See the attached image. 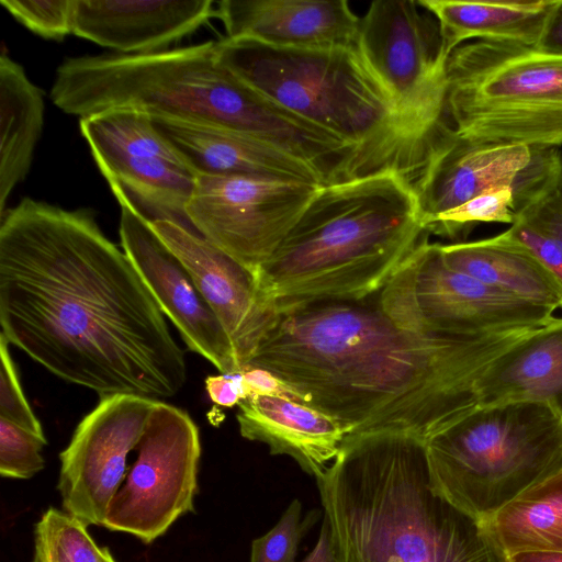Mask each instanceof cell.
Returning a JSON list of instances; mask_svg holds the SVG:
<instances>
[{
  "mask_svg": "<svg viewBox=\"0 0 562 562\" xmlns=\"http://www.w3.org/2000/svg\"><path fill=\"white\" fill-rule=\"evenodd\" d=\"M32 562H37V561L33 560Z\"/></svg>",
  "mask_w": 562,
  "mask_h": 562,
  "instance_id": "cell-39",
  "label": "cell"
},
{
  "mask_svg": "<svg viewBox=\"0 0 562 562\" xmlns=\"http://www.w3.org/2000/svg\"><path fill=\"white\" fill-rule=\"evenodd\" d=\"M417 2L436 19L442 53L448 58L472 38L535 46L554 0Z\"/></svg>",
  "mask_w": 562,
  "mask_h": 562,
  "instance_id": "cell-25",
  "label": "cell"
},
{
  "mask_svg": "<svg viewBox=\"0 0 562 562\" xmlns=\"http://www.w3.org/2000/svg\"><path fill=\"white\" fill-rule=\"evenodd\" d=\"M158 401L133 394L101 397L60 452L57 488L64 510L85 526H102Z\"/></svg>",
  "mask_w": 562,
  "mask_h": 562,
  "instance_id": "cell-14",
  "label": "cell"
},
{
  "mask_svg": "<svg viewBox=\"0 0 562 562\" xmlns=\"http://www.w3.org/2000/svg\"><path fill=\"white\" fill-rule=\"evenodd\" d=\"M413 0L373 1L357 47L409 132L428 149L442 124L445 67L439 25Z\"/></svg>",
  "mask_w": 562,
  "mask_h": 562,
  "instance_id": "cell-10",
  "label": "cell"
},
{
  "mask_svg": "<svg viewBox=\"0 0 562 562\" xmlns=\"http://www.w3.org/2000/svg\"><path fill=\"white\" fill-rule=\"evenodd\" d=\"M50 99L80 119L132 110L233 130L301 158L319 173L331 170L344 149L341 140L240 80L221 63L213 41L146 54L67 58L56 70Z\"/></svg>",
  "mask_w": 562,
  "mask_h": 562,
  "instance_id": "cell-3",
  "label": "cell"
},
{
  "mask_svg": "<svg viewBox=\"0 0 562 562\" xmlns=\"http://www.w3.org/2000/svg\"><path fill=\"white\" fill-rule=\"evenodd\" d=\"M0 325L9 344L100 398L160 401L187 382L164 312L90 210L25 198L0 215Z\"/></svg>",
  "mask_w": 562,
  "mask_h": 562,
  "instance_id": "cell-1",
  "label": "cell"
},
{
  "mask_svg": "<svg viewBox=\"0 0 562 562\" xmlns=\"http://www.w3.org/2000/svg\"><path fill=\"white\" fill-rule=\"evenodd\" d=\"M176 254L214 311L233 345L240 371L279 319L277 301L262 288L258 271L205 238L170 221L150 223Z\"/></svg>",
  "mask_w": 562,
  "mask_h": 562,
  "instance_id": "cell-16",
  "label": "cell"
},
{
  "mask_svg": "<svg viewBox=\"0 0 562 562\" xmlns=\"http://www.w3.org/2000/svg\"><path fill=\"white\" fill-rule=\"evenodd\" d=\"M535 47L547 54L562 56V0H554Z\"/></svg>",
  "mask_w": 562,
  "mask_h": 562,
  "instance_id": "cell-36",
  "label": "cell"
},
{
  "mask_svg": "<svg viewBox=\"0 0 562 562\" xmlns=\"http://www.w3.org/2000/svg\"><path fill=\"white\" fill-rule=\"evenodd\" d=\"M442 121L477 143L561 146L562 56L517 43H464L446 61Z\"/></svg>",
  "mask_w": 562,
  "mask_h": 562,
  "instance_id": "cell-8",
  "label": "cell"
},
{
  "mask_svg": "<svg viewBox=\"0 0 562 562\" xmlns=\"http://www.w3.org/2000/svg\"><path fill=\"white\" fill-rule=\"evenodd\" d=\"M117 202L122 248L188 348L221 373L240 372L228 335L186 266L144 216L125 200Z\"/></svg>",
  "mask_w": 562,
  "mask_h": 562,
  "instance_id": "cell-15",
  "label": "cell"
},
{
  "mask_svg": "<svg viewBox=\"0 0 562 562\" xmlns=\"http://www.w3.org/2000/svg\"><path fill=\"white\" fill-rule=\"evenodd\" d=\"M316 482L337 562H504L431 492L420 437L347 435Z\"/></svg>",
  "mask_w": 562,
  "mask_h": 562,
  "instance_id": "cell-4",
  "label": "cell"
},
{
  "mask_svg": "<svg viewBox=\"0 0 562 562\" xmlns=\"http://www.w3.org/2000/svg\"><path fill=\"white\" fill-rule=\"evenodd\" d=\"M302 504L293 499L277 525L251 543L250 562H296L297 548L305 524Z\"/></svg>",
  "mask_w": 562,
  "mask_h": 562,
  "instance_id": "cell-32",
  "label": "cell"
},
{
  "mask_svg": "<svg viewBox=\"0 0 562 562\" xmlns=\"http://www.w3.org/2000/svg\"><path fill=\"white\" fill-rule=\"evenodd\" d=\"M79 127L116 200L149 223L170 221L196 234L186 205L199 175L150 116L110 110L81 117Z\"/></svg>",
  "mask_w": 562,
  "mask_h": 562,
  "instance_id": "cell-11",
  "label": "cell"
},
{
  "mask_svg": "<svg viewBox=\"0 0 562 562\" xmlns=\"http://www.w3.org/2000/svg\"><path fill=\"white\" fill-rule=\"evenodd\" d=\"M216 54L245 83L353 148L372 175L412 180L427 148L400 119L357 44L274 47L249 38L215 42Z\"/></svg>",
  "mask_w": 562,
  "mask_h": 562,
  "instance_id": "cell-6",
  "label": "cell"
},
{
  "mask_svg": "<svg viewBox=\"0 0 562 562\" xmlns=\"http://www.w3.org/2000/svg\"><path fill=\"white\" fill-rule=\"evenodd\" d=\"M214 15L211 0H76L74 34L115 53H155Z\"/></svg>",
  "mask_w": 562,
  "mask_h": 562,
  "instance_id": "cell-19",
  "label": "cell"
},
{
  "mask_svg": "<svg viewBox=\"0 0 562 562\" xmlns=\"http://www.w3.org/2000/svg\"><path fill=\"white\" fill-rule=\"evenodd\" d=\"M247 397L252 395H273L296 400L295 394L281 380L262 368H245L240 371Z\"/></svg>",
  "mask_w": 562,
  "mask_h": 562,
  "instance_id": "cell-35",
  "label": "cell"
},
{
  "mask_svg": "<svg viewBox=\"0 0 562 562\" xmlns=\"http://www.w3.org/2000/svg\"><path fill=\"white\" fill-rule=\"evenodd\" d=\"M448 266L519 299L562 310V283L527 248L502 234L441 245Z\"/></svg>",
  "mask_w": 562,
  "mask_h": 562,
  "instance_id": "cell-24",
  "label": "cell"
},
{
  "mask_svg": "<svg viewBox=\"0 0 562 562\" xmlns=\"http://www.w3.org/2000/svg\"><path fill=\"white\" fill-rule=\"evenodd\" d=\"M531 157L529 146L473 142L443 122L412 181L423 226L488 190L513 188Z\"/></svg>",
  "mask_w": 562,
  "mask_h": 562,
  "instance_id": "cell-17",
  "label": "cell"
},
{
  "mask_svg": "<svg viewBox=\"0 0 562 562\" xmlns=\"http://www.w3.org/2000/svg\"><path fill=\"white\" fill-rule=\"evenodd\" d=\"M321 186L199 175L186 205L195 233L257 270L274 252Z\"/></svg>",
  "mask_w": 562,
  "mask_h": 562,
  "instance_id": "cell-13",
  "label": "cell"
},
{
  "mask_svg": "<svg viewBox=\"0 0 562 562\" xmlns=\"http://www.w3.org/2000/svg\"><path fill=\"white\" fill-rule=\"evenodd\" d=\"M302 562H337L329 527L325 519L314 549Z\"/></svg>",
  "mask_w": 562,
  "mask_h": 562,
  "instance_id": "cell-37",
  "label": "cell"
},
{
  "mask_svg": "<svg viewBox=\"0 0 562 562\" xmlns=\"http://www.w3.org/2000/svg\"><path fill=\"white\" fill-rule=\"evenodd\" d=\"M205 389L211 401L221 407L231 408L247 398L240 372L209 375Z\"/></svg>",
  "mask_w": 562,
  "mask_h": 562,
  "instance_id": "cell-34",
  "label": "cell"
},
{
  "mask_svg": "<svg viewBox=\"0 0 562 562\" xmlns=\"http://www.w3.org/2000/svg\"><path fill=\"white\" fill-rule=\"evenodd\" d=\"M477 527L503 561L521 551L562 552V470L527 488Z\"/></svg>",
  "mask_w": 562,
  "mask_h": 562,
  "instance_id": "cell-27",
  "label": "cell"
},
{
  "mask_svg": "<svg viewBox=\"0 0 562 562\" xmlns=\"http://www.w3.org/2000/svg\"><path fill=\"white\" fill-rule=\"evenodd\" d=\"M236 417L244 438L266 443L271 454L291 457L315 479L335 460L347 436L333 417L281 396H249L238 404Z\"/></svg>",
  "mask_w": 562,
  "mask_h": 562,
  "instance_id": "cell-21",
  "label": "cell"
},
{
  "mask_svg": "<svg viewBox=\"0 0 562 562\" xmlns=\"http://www.w3.org/2000/svg\"><path fill=\"white\" fill-rule=\"evenodd\" d=\"M428 234L412 180L385 171L321 186L257 269L279 310L380 291Z\"/></svg>",
  "mask_w": 562,
  "mask_h": 562,
  "instance_id": "cell-5",
  "label": "cell"
},
{
  "mask_svg": "<svg viewBox=\"0 0 562 562\" xmlns=\"http://www.w3.org/2000/svg\"><path fill=\"white\" fill-rule=\"evenodd\" d=\"M22 25L49 40L74 34L76 0H0Z\"/></svg>",
  "mask_w": 562,
  "mask_h": 562,
  "instance_id": "cell-30",
  "label": "cell"
},
{
  "mask_svg": "<svg viewBox=\"0 0 562 562\" xmlns=\"http://www.w3.org/2000/svg\"><path fill=\"white\" fill-rule=\"evenodd\" d=\"M46 438L0 418V474L3 477L30 479L45 465L41 453Z\"/></svg>",
  "mask_w": 562,
  "mask_h": 562,
  "instance_id": "cell-31",
  "label": "cell"
},
{
  "mask_svg": "<svg viewBox=\"0 0 562 562\" xmlns=\"http://www.w3.org/2000/svg\"><path fill=\"white\" fill-rule=\"evenodd\" d=\"M136 450L137 458L102 527L151 543L181 515L193 510L201 456L199 428L186 411L158 401Z\"/></svg>",
  "mask_w": 562,
  "mask_h": 562,
  "instance_id": "cell-12",
  "label": "cell"
},
{
  "mask_svg": "<svg viewBox=\"0 0 562 562\" xmlns=\"http://www.w3.org/2000/svg\"><path fill=\"white\" fill-rule=\"evenodd\" d=\"M401 326L432 335L471 336L541 327L555 310L499 291L448 266L427 236L375 293Z\"/></svg>",
  "mask_w": 562,
  "mask_h": 562,
  "instance_id": "cell-9",
  "label": "cell"
},
{
  "mask_svg": "<svg viewBox=\"0 0 562 562\" xmlns=\"http://www.w3.org/2000/svg\"><path fill=\"white\" fill-rule=\"evenodd\" d=\"M0 418L45 438L42 425L24 396L9 341L3 334H0Z\"/></svg>",
  "mask_w": 562,
  "mask_h": 562,
  "instance_id": "cell-33",
  "label": "cell"
},
{
  "mask_svg": "<svg viewBox=\"0 0 562 562\" xmlns=\"http://www.w3.org/2000/svg\"><path fill=\"white\" fill-rule=\"evenodd\" d=\"M479 405L537 402L562 415V317L532 329L490 362L476 382Z\"/></svg>",
  "mask_w": 562,
  "mask_h": 562,
  "instance_id": "cell-22",
  "label": "cell"
},
{
  "mask_svg": "<svg viewBox=\"0 0 562 562\" xmlns=\"http://www.w3.org/2000/svg\"><path fill=\"white\" fill-rule=\"evenodd\" d=\"M532 329L424 334L396 323L374 293L281 308L245 368L268 370L347 435L405 432L426 441L479 405L482 372Z\"/></svg>",
  "mask_w": 562,
  "mask_h": 562,
  "instance_id": "cell-2",
  "label": "cell"
},
{
  "mask_svg": "<svg viewBox=\"0 0 562 562\" xmlns=\"http://www.w3.org/2000/svg\"><path fill=\"white\" fill-rule=\"evenodd\" d=\"M198 175L243 176L324 186L310 164L257 137L228 128L150 117Z\"/></svg>",
  "mask_w": 562,
  "mask_h": 562,
  "instance_id": "cell-20",
  "label": "cell"
},
{
  "mask_svg": "<svg viewBox=\"0 0 562 562\" xmlns=\"http://www.w3.org/2000/svg\"><path fill=\"white\" fill-rule=\"evenodd\" d=\"M42 91L21 65L0 57V215L12 190L27 175L44 125Z\"/></svg>",
  "mask_w": 562,
  "mask_h": 562,
  "instance_id": "cell-26",
  "label": "cell"
},
{
  "mask_svg": "<svg viewBox=\"0 0 562 562\" xmlns=\"http://www.w3.org/2000/svg\"><path fill=\"white\" fill-rule=\"evenodd\" d=\"M425 445L431 492L481 525L562 470V415L537 402L476 405Z\"/></svg>",
  "mask_w": 562,
  "mask_h": 562,
  "instance_id": "cell-7",
  "label": "cell"
},
{
  "mask_svg": "<svg viewBox=\"0 0 562 562\" xmlns=\"http://www.w3.org/2000/svg\"><path fill=\"white\" fill-rule=\"evenodd\" d=\"M479 223H514L512 187L488 190L424 223L425 232L461 241Z\"/></svg>",
  "mask_w": 562,
  "mask_h": 562,
  "instance_id": "cell-29",
  "label": "cell"
},
{
  "mask_svg": "<svg viewBox=\"0 0 562 562\" xmlns=\"http://www.w3.org/2000/svg\"><path fill=\"white\" fill-rule=\"evenodd\" d=\"M504 562H562V552L544 550L521 551L506 557Z\"/></svg>",
  "mask_w": 562,
  "mask_h": 562,
  "instance_id": "cell-38",
  "label": "cell"
},
{
  "mask_svg": "<svg viewBox=\"0 0 562 562\" xmlns=\"http://www.w3.org/2000/svg\"><path fill=\"white\" fill-rule=\"evenodd\" d=\"M216 16L226 37L288 48L356 45L360 23L345 0H223Z\"/></svg>",
  "mask_w": 562,
  "mask_h": 562,
  "instance_id": "cell-18",
  "label": "cell"
},
{
  "mask_svg": "<svg viewBox=\"0 0 562 562\" xmlns=\"http://www.w3.org/2000/svg\"><path fill=\"white\" fill-rule=\"evenodd\" d=\"M37 562H115L108 548L92 540L87 526L65 510L49 507L34 528Z\"/></svg>",
  "mask_w": 562,
  "mask_h": 562,
  "instance_id": "cell-28",
  "label": "cell"
},
{
  "mask_svg": "<svg viewBox=\"0 0 562 562\" xmlns=\"http://www.w3.org/2000/svg\"><path fill=\"white\" fill-rule=\"evenodd\" d=\"M530 164L516 180L514 223L501 233L532 252L562 283V155L531 147Z\"/></svg>",
  "mask_w": 562,
  "mask_h": 562,
  "instance_id": "cell-23",
  "label": "cell"
}]
</instances>
